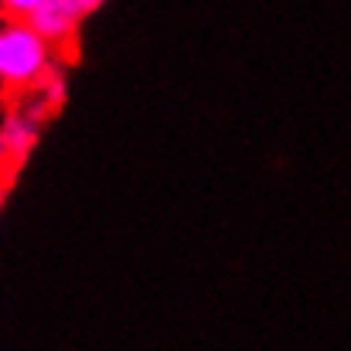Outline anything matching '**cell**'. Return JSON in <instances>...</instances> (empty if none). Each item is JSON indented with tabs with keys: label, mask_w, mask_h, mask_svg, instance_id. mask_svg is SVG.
Returning a JSON list of instances; mask_svg holds the SVG:
<instances>
[{
	"label": "cell",
	"mask_w": 351,
	"mask_h": 351,
	"mask_svg": "<svg viewBox=\"0 0 351 351\" xmlns=\"http://www.w3.org/2000/svg\"><path fill=\"white\" fill-rule=\"evenodd\" d=\"M62 103H65V75L55 69V72L45 75L41 86H38V110H41V113H51V110H58Z\"/></svg>",
	"instance_id": "4"
},
{
	"label": "cell",
	"mask_w": 351,
	"mask_h": 351,
	"mask_svg": "<svg viewBox=\"0 0 351 351\" xmlns=\"http://www.w3.org/2000/svg\"><path fill=\"white\" fill-rule=\"evenodd\" d=\"M7 160H10V157H7V143H3V136H0V167H3Z\"/></svg>",
	"instance_id": "7"
},
{
	"label": "cell",
	"mask_w": 351,
	"mask_h": 351,
	"mask_svg": "<svg viewBox=\"0 0 351 351\" xmlns=\"http://www.w3.org/2000/svg\"><path fill=\"white\" fill-rule=\"evenodd\" d=\"M55 69V45L45 41L27 21H10L0 27V82L7 89H38Z\"/></svg>",
	"instance_id": "1"
},
{
	"label": "cell",
	"mask_w": 351,
	"mask_h": 351,
	"mask_svg": "<svg viewBox=\"0 0 351 351\" xmlns=\"http://www.w3.org/2000/svg\"><path fill=\"white\" fill-rule=\"evenodd\" d=\"M48 0H0V14H7L10 21H27L38 7H45Z\"/></svg>",
	"instance_id": "5"
},
{
	"label": "cell",
	"mask_w": 351,
	"mask_h": 351,
	"mask_svg": "<svg viewBox=\"0 0 351 351\" xmlns=\"http://www.w3.org/2000/svg\"><path fill=\"white\" fill-rule=\"evenodd\" d=\"M41 123H45V113L34 106V110H10L7 117L0 119V136L7 143V157L10 160H24L38 140H41Z\"/></svg>",
	"instance_id": "3"
},
{
	"label": "cell",
	"mask_w": 351,
	"mask_h": 351,
	"mask_svg": "<svg viewBox=\"0 0 351 351\" xmlns=\"http://www.w3.org/2000/svg\"><path fill=\"white\" fill-rule=\"evenodd\" d=\"M75 3H79V7L89 14V10H99V3H106V0H75Z\"/></svg>",
	"instance_id": "6"
},
{
	"label": "cell",
	"mask_w": 351,
	"mask_h": 351,
	"mask_svg": "<svg viewBox=\"0 0 351 351\" xmlns=\"http://www.w3.org/2000/svg\"><path fill=\"white\" fill-rule=\"evenodd\" d=\"M82 17H86V10H82L75 0H48L45 7H38V10L27 17V24H31L45 41H51L55 48H62V45H72V41H75Z\"/></svg>",
	"instance_id": "2"
}]
</instances>
